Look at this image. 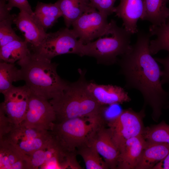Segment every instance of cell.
Listing matches in <instances>:
<instances>
[{"label":"cell","instance_id":"1","mask_svg":"<svg viewBox=\"0 0 169 169\" xmlns=\"http://www.w3.org/2000/svg\"><path fill=\"white\" fill-rule=\"evenodd\" d=\"M136 34L135 43L117 62L120 73L125 78V87L140 92L144 100L143 106L151 107L152 118L157 122L162 109L169 102V92L162 87V70L150 51L151 35L149 32L139 29Z\"/></svg>","mask_w":169,"mask_h":169},{"label":"cell","instance_id":"9","mask_svg":"<svg viewBox=\"0 0 169 169\" xmlns=\"http://www.w3.org/2000/svg\"><path fill=\"white\" fill-rule=\"evenodd\" d=\"M108 15L89 4L83 13L72 24L79 41L85 44L98 38L108 28Z\"/></svg>","mask_w":169,"mask_h":169},{"label":"cell","instance_id":"32","mask_svg":"<svg viewBox=\"0 0 169 169\" xmlns=\"http://www.w3.org/2000/svg\"><path fill=\"white\" fill-rule=\"evenodd\" d=\"M169 108V102L168 103L167 105L166 106L165 109H168Z\"/></svg>","mask_w":169,"mask_h":169},{"label":"cell","instance_id":"14","mask_svg":"<svg viewBox=\"0 0 169 169\" xmlns=\"http://www.w3.org/2000/svg\"><path fill=\"white\" fill-rule=\"evenodd\" d=\"M115 7L116 15L123 21L124 28L132 34L138 30L137 23L142 19L145 13L144 0H120Z\"/></svg>","mask_w":169,"mask_h":169},{"label":"cell","instance_id":"13","mask_svg":"<svg viewBox=\"0 0 169 169\" xmlns=\"http://www.w3.org/2000/svg\"><path fill=\"white\" fill-rule=\"evenodd\" d=\"M87 87L96 101L103 106L122 104L131 100L128 93L119 86L100 84L91 82H88Z\"/></svg>","mask_w":169,"mask_h":169},{"label":"cell","instance_id":"8","mask_svg":"<svg viewBox=\"0 0 169 169\" xmlns=\"http://www.w3.org/2000/svg\"><path fill=\"white\" fill-rule=\"evenodd\" d=\"M52 137L50 131L26 126L22 123L12 124L8 130L0 136L24 154L28 155L44 146Z\"/></svg>","mask_w":169,"mask_h":169},{"label":"cell","instance_id":"7","mask_svg":"<svg viewBox=\"0 0 169 169\" xmlns=\"http://www.w3.org/2000/svg\"><path fill=\"white\" fill-rule=\"evenodd\" d=\"M83 44L72 29L65 28L47 33L46 37L33 52L51 60L58 55L75 54L80 55Z\"/></svg>","mask_w":169,"mask_h":169},{"label":"cell","instance_id":"28","mask_svg":"<svg viewBox=\"0 0 169 169\" xmlns=\"http://www.w3.org/2000/svg\"><path fill=\"white\" fill-rule=\"evenodd\" d=\"M89 4L99 12L107 15L114 12L116 0H87Z\"/></svg>","mask_w":169,"mask_h":169},{"label":"cell","instance_id":"16","mask_svg":"<svg viewBox=\"0 0 169 169\" xmlns=\"http://www.w3.org/2000/svg\"><path fill=\"white\" fill-rule=\"evenodd\" d=\"M146 144L142 135L128 139L120 151L117 169H136Z\"/></svg>","mask_w":169,"mask_h":169},{"label":"cell","instance_id":"24","mask_svg":"<svg viewBox=\"0 0 169 169\" xmlns=\"http://www.w3.org/2000/svg\"><path fill=\"white\" fill-rule=\"evenodd\" d=\"M149 32L151 36H156L155 39L150 42L151 54L154 55L161 50L169 52V20L159 26L151 25Z\"/></svg>","mask_w":169,"mask_h":169},{"label":"cell","instance_id":"12","mask_svg":"<svg viewBox=\"0 0 169 169\" xmlns=\"http://www.w3.org/2000/svg\"><path fill=\"white\" fill-rule=\"evenodd\" d=\"M88 143L95 147L109 169H117L120 151L108 127L105 124L99 125L93 132Z\"/></svg>","mask_w":169,"mask_h":169},{"label":"cell","instance_id":"11","mask_svg":"<svg viewBox=\"0 0 169 169\" xmlns=\"http://www.w3.org/2000/svg\"><path fill=\"white\" fill-rule=\"evenodd\" d=\"M31 93V90L25 84L13 86L3 94L4 100L0 104V108L14 124L18 125L23 120Z\"/></svg>","mask_w":169,"mask_h":169},{"label":"cell","instance_id":"10","mask_svg":"<svg viewBox=\"0 0 169 169\" xmlns=\"http://www.w3.org/2000/svg\"><path fill=\"white\" fill-rule=\"evenodd\" d=\"M56 120L54 108L49 100L31 91L23 121L27 126L50 131Z\"/></svg>","mask_w":169,"mask_h":169},{"label":"cell","instance_id":"27","mask_svg":"<svg viewBox=\"0 0 169 169\" xmlns=\"http://www.w3.org/2000/svg\"><path fill=\"white\" fill-rule=\"evenodd\" d=\"M142 135L147 141L169 144V125L162 121L145 127Z\"/></svg>","mask_w":169,"mask_h":169},{"label":"cell","instance_id":"18","mask_svg":"<svg viewBox=\"0 0 169 169\" xmlns=\"http://www.w3.org/2000/svg\"><path fill=\"white\" fill-rule=\"evenodd\" d=\"M140 160L136 169H153L169 153V144L147 141Z\"/></svg>","mask_w":169,"mask_h":169},{"label":"cell","instance_id":"4","mask_svg":"<svg viewBox=\"0 0 169 169\" xmlns=\"http://www.w3.org/2000/svg\"><path fill=\"white\" fill-rule=\"evenodd\" d=\"M107 30L96 40L82 45L80 56L93 57L98 64L107 65L117 62V57L131 48V33L112 19Z\"/></svg>","mask_w":169,"mask_h":169},{"label":"cell","instance_id":"17","mask_svg":"<svg viewBox=\"0 0 169 169\" xmlns=\"http://www.w3.org/2000/svg\"><path fill=\"white\" fill-rule=\"evenodd\" d=\"M0 169H29L28 156L9 141L0 139Z\"/></svg>","mask_w":169,"mask_h":169},{"label":"cell","instance_id":"29","mask_svg":"<svg viewBox=\"0 0 169 169\" xmlns=\"http://www.w3.org/2000/svg\"><path fill=\"white\" fill-rule=\"evenodd\" d=\"M8 3L7 7L8 9L10 11L13 7L18 8L20 11H23L33 15V12L27 0H7Z\"/></svg>","mask_w":169,"mask_h":169},{"label":"cell","instance_id":"23","mask_svg":"<svg viewBox=\"0 0 169 169\" xmlns=\"http://www.w3.org/2000/svg\"><path fill=\"white\" fill-rule=\"evenodd\" d=\"M56 3L68 28L83 13L89 4L87 0H58Z\"/></svg>","mask_w":169,"mask_h":169},{"label":"cell","instance_id":"2","mask_svg":"<svg viewBox=\"0 0 169 169\" xmlns=\"http://www.w3.org/2000/svg\"><path fill=\"white\" fill-rule=\"evenodd\" d=\"M78 71L77 80L69 82L60 96L49 100L55 112V123L77 117L104 119L105 106L100 105L88 90L86 71L79 69Z\"/></svg>","mask_w":169,"mask_h":169},{"label":"cell","instance_id":"33","mask_svg":"<svg viewBox=\"0 0 169 169\" xmlns=\"http://www.w3.org/2000/svg\"><path fill=\"white\" fill-rule=\"evenodd\" d=\"M167 20H169V17H168V18L167 19Z\"/></svg>","mask_w":169,"mask_h":169},{"label":"cell","instance_id":"30","mask_svg":"<svg viewBox=\"0 0 169 169\" xmlns=\"http://www.w3.org/2000/svg\"><path fill=\"white\" fill-rule=\"evenodd\" d=\"M154 58L163 67L161 79L162 84H167L169 85V55L162 58L158 57H155Z\"/></svg>","mask_w":169,"mask_h":169},{"label":"cell","instance_id":"19","mask_svg":"<svg viewBox=\"0 0 169 169\" xmlns=\"http://www.w3.org/2000/svg\"><path fill=\"white\" fill-rule=\"evenodd\" d=\"M169 0H144L145 13L141 19L149 21L151 25L159 26L165 23L169 16L167 7Z\"/></svg>","mask_w":169,"mask_h":169},{"label":"cell","instance_id":"5","mask_svg":"<svg viewBox=\"0 0 169 169\" xmlns=\"http://www.w3.org/2000/svg\"><path fill=\"white\" fill-rule=\"evenodd\" d=\"M105 123L100 119L77 117L54 123L50 131L63 149L76 153L88 143L94 131Z\"/></svg>","mask_w":169,"mask_h":169},{"label":"cell","instance_id":"3","mask_svg":"<svg viewBox=\"0 0 169 169\" xmlns=\"http://www.w3.org/2000/svg\"><path fill=\"white\" fill-rule=\"evenodd\" d=\"M17 63L23 80L31 91L49 100L60 96L68 85L58 74L57 64L34 52Z\"/></svg>","mask_w":169,"mask_h":169},{"label":"cell","instance_id":"26","mask_svg":"<svg viewBox=\"0 0 169 169\" xmlns=\"http://www.w3.org/2000/svg\"><path fill=\"white\" fill-rule=\"evenodd\" d=\"M76 153L83 158L87 169H109L95 147L90 144L78 148Z\"/></svg>","mask_w":169,"mask_h":169},{"label":"cell","instance_id":"31","mask_svg":"<svg viewBox=\"0 0 169 169\" xmlns=\"http://www.w3.org/2000/svg\"><path fill=\"white\" fill-rule=\"evenodd\" d=\"M169 169V153L161 161L156 164L153 169Z\"/></svg>","mask_w":169,"mask_h":169},{"label":"cell","instance_id":"20","mask_svg":"<svg viewBox=\"0 0 169 169\" xmlns=\"http://www.w3.org/2000/svg\"><path fill=\"white\" fill-rule=\"evenodd\" d=\"M33 15L37 21L46 31L51 28L62 16L58 4L38 2Z\"/></svg>","mask_w":169,"mask_h":169},{"label":"cell","instance_id":"6","mask_svg":"<svg viewBox=\"0 0 169 169\" xmlns=\"http://www.w3.org/2000/svg\"><path fill=\"white\" fill-rule=\"evenodd\" d=\"M145 108L143 106L138 112L131 108L123 110L107 122L119 151L128 139L142 135L145 128L143 120L146 115Z\"/></svg>","mask_w":169,"mask_h":169},{"label":"cell","instance_id":"22","mask_svg":"<svg viewBox=\"0 0 169 169\" xmlns=\"http://www.w3.org/2000/svg\"><path fill=\"white\" fill-rule=\"evenodd\" d=\"M27 41L22 39L11 42L0 47L1 61L14 64L22 59L30 51Z\"/></svg>","mask_w":169,"mask_h":169},{"label":"cell","instance_id":"25","mask_svg":"<svg viewBox=\"0 0 169 169\" xmlns=\"http://www.w3.org/2000/svg\"><path fill=\"white\" fill-rule=\"evenodd\" d=\"M23 80L21 71L14 64L0 61V92L4 94L13 86V82Z\"/></svg>","mask_w":169,"mask_h":169},{"label":"cell","instance_id":"15","mask_svg":"<svg viewBox=\"0 0 169 169\" xmlns=\"http://www.w3.org/2000/svg\"><path fill=\"white\" fill-rule=\"evenodd\" d=\"M13 23L23 33L25 39L34 49L42 42L47 35L45 30L33 17L23 11L21 10L15 16Z\"/></svg>","mask_w":169,"mask_h":169},{"label":"cell","instance_id":"21","mask_svg":"<svg viewBox=\"0 0 169 169\" xmlns=\"http://www.w3.org/2000/svg\"><path fill=\"white\" fill-rule=\"evenodd\" d=\"M6 1L0 0V47L13 41L20 39L12 27L15 16L10 13Z\"/></svg>","mask_w":169,"mask_h":169}]
</instances>
